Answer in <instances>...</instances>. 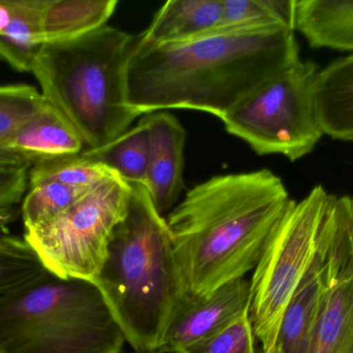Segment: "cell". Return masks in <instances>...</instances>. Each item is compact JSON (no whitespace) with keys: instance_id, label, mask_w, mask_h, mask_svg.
<instances>
[{"instance_id":"6da1fadb","label":"cell","mask_w":353,"mask_h":353,"mask_svg":"<svg viewBox=\"0 0 353 353\" xmlns=\"http://www.w3.org/2000/svg\"><path fill=\"white\" fill-rule=\"evenodd\" d=\"M300 60L294 31L279 25L220 26L163 45L134 37L124 66L125 105L138 116L188 109L221 120L251 91Z\"/></svg>"},{"instance_id":"7a4b0ae2","label":"cell","mask_w":353,"mask_h":353,"mask_svg":"<svg viewBox=\"0 0 353 353\" xmlns=\"http://www.w3.org/2000/svg\"><path fill=\"white\" fill-rule=\"evenodd\" d=\"M292 200L269 169L190 189L165 219L188 294L205 296L253 271Z\"/></svg>"},{"instance_id":"3957f363","label":"cell","mask_w":353,"mask_h":353,"mask_svg":"<svg viewBox=\"0 0 353 353\" xmlns=\"http://www.w3.org/2000/svg\"><path fill=\"white\" fill-rule=\"evenodd\" d=\"M94 284L132 350L159 352L188 292L167 221L144 186H130Z\"/></svg>"},{"instance_id":"277c9868","label":"cell","mask_w":353,"mask_h":353,"mask_svg":"<svg viewBox=\"0 0 353 353\" xmlns=\"http://www.w3.org/2000/svg\"><path fill=\"white\" fill-rule=\"evenodd\" d=\"M132 41V35L105 25L78 39L43 44L33 60L30 72L41 95L72 122L86 149L111 142L138 117L124 97Z\"/></svg>"},{"instance_id":"5b68a950","label":"cell","mask_w":353,"mask_h":353,"mask_svg":"<svg viewBox=\"0 0 353 353\" xmlns=\"http://www.w3.org/2000/svg\"><path fill=\"white\" fill-rule=\"evenodd\" d=\"M125 342L92 282L45 269L0 296V353H122Z\"/></svg>"},{"instance_id":"8992f818","label":"cell","mask_w":353,"mask_h":353,"mask_svg":"<svg viewBox=\"0 0 353 353\" xmlns=\"http://www.w3.org/2000/svg\"><path fill=\"white\" fill-rule=\"evenodd\" d=\"M319 72L312 60H300L272 77L221 118L225 130L257 155L294 162L312 153L325 135L316 104Z\"/></svg>"},{"instance_id":"52a82bcc","label":"cell","mask_w":353,"mask_h":353,"mask_svg":"<svg viewBox=\"0 0 353 353\" xmlns=\"http://www.w3.org/2000/svg\"><path fill=\"white\" fill-rule=\"evenodd\" d=\"M334 198L319 184L302 200H292L253 269L249 317L263 352L277 343L284 313L312 261Z\"/></svg>"},{"instance_id":"ba28073f","label":"cell","mask_w":353,"mask_h":353,"mask_svg":"<svg viewBox=\"0 0 353 353\" xmlns=\"http://www.w3.org/2000/svg\"><path fill=\"white\" fill-rule=\"evenodd\" d=\"M130 195V184L113 176L57 217L25 230L24 240L54 275L94 283Z\"/></svg>"},{"instance_id":"9c48e42d","label":"cell","mask_w":353,"mask_h":353,"mask_svg":"<svg viewBox=\"0 0 353 353\" xmlns=\"http://www.w3.org/2000/svg\"><path fill=\"white\" fill-rule=\"evenodd\" d=\"M250 281L234 280L205 296L188 294L170 325L159 353H178L249 314Z\"/></svg>"},{"instance_id":"30bf717a","label":"cell","mask_w":353,"mask_h":353,"mask_svg":"<svg viewBox=\"0 0 353 353\" xmlns=\"http://www.w3.org/2000/svg\"><path fill=\"white\" fill-rule=\"evenodd\" d=\"M150 132L148 173L145 188L157 211L171 209L182 192L186 133L175 116L157 112L144 116Z\"/></svg>"},{"instance_id":"8fae6325","label":"cell","mask_w":353,"mask_h":353,"mask_svg":"<svg viewBox=\"0 0 353 353\" xmlns=\"http://www.w3.org/2000/svg\"><path fill=\"white\" fill-rule=\"evenodd\" d=\"M310 353H353V242L323 296Z\"/></svg>"},{"instance_id":"7c38bea8","label":"cell","mask_w":353,"mask_h":353,"mask_svg":"<svg viewBox=\"0 0 353 353\" xmlns=\"http://www.w3.org/2000/svg\"><path fill=\"white\" fill-rule=\"evenodd\" d=\"M6 149L28 155L37 163L80 155L86 144L72 122L45 99L39 112L14 133Z\"/></svg>"},{"instance_id":"4fadbf2b","label":"cell","mask_w":353,"mask_h":353,"mask_svg":"<svg viewBox=\"0 0 353 353\" xmlns=\"http://www.w3.org/2000/svg\"><path fill=\"white\" fill-rule=\"evenodd\" d=\"M221 21L222 0H170L139 37L154 45L179 43L218 28Z\"/></svg>"},{"instance_id":"5bb4252c","label":"cell","mask_w":353,"mask_h":353,"mask_svg":"<svg viewBox=\"0 0 353 353\" xmlns=\"http://www.w3.org/2000/svg\"><path fill=\"white\" fill-rule=\"evenodd\" d=\"M294 31L314 49L353 51V0H296Z\"/></svg>"},{"instance_id":"9a60e30c","label":"cell","mask_w":353,"mask_h":353,"mask_svg":"<svg viewBox=\"0 0 353 353\" xmlns=\"http://www.w3.org/2000/svg\"><path fill=\"white\" fill-rule=\"evenodd\" d=\"M316 104L325 135L353 142V54L319 70Z\"/></svg>"},{"instance_id":"2e32d148","label":"cell","mask_w":353,"mask_h":353,"mask_svg":"<svg viewBox=\"0 0 353 353\" xmlns=\"http://www.w3.org/2000/svg\"><path fill=\"white\" fill-rule=\"evenodd\" d=\"M117 6V0H45L43 44L78 39L105 26Z\"/></svg>"},{"instance_id":"e0dca14e","label":"cell","mask_w":353,"mask_h":353,"mask_svg":"<svg viewBox=\"0 0 353 353\" xmlns=\"http://www.w3.org/2000/svg\"><path fill=\"white\" fill-rule=\"evenodd\" d=\"M150 132L144 118L103 146L85 149L86 159L105 166L126 184L146 186L148 173Z\"/></svg>"},{"instance_id":"ac0fdd59","label":"cell","mask_w":353,"mask_h":353,"mask_svg":"<svg viewBox=\"0 0 353 353\" xmlns=\"http://www.w3.org/2000/svg\"><path fill=\"white\" fill-rule=\"evenodd\" d=\"M14 14L0 32V60L19 72H30L43 45L41 12L45 0H12Z\"/></svg>"},{"instance_id":"d6986e66","label":"cell","mask_w":353,"mask_h":353,"mask_svg":"<svg viewBox=\"0 0 353 353\" xmlns=\"http://www.w3.org/2000/svg\"><path fill=\"white\" fill-rule=\"evenodd\" d=\"M117 176L101 164L86 159L82 153L70 157L41 160L30 167L28 188L43 182H58L78 188L92 189Z\"/></svg>"},{"instance_id":"ffe728a7","label":"cell","mask_w":353,"mask_h":353,"mask_svg":"<svg viewBox=\"0 0 353 353\" xmlns=\"http://www.w3.org/2000/svg\"><path fill=\"white\" fill-rule=\"evenodd\" d=\"M92 189L78 188L58 182H43L29 188L20 209L25 230L57 217Z\"/></svg>"},{"instance_id":"44dd1931","label":"cell","mask_w":353,"mask_h":353,"mask_svg":"<svg viewBox=\"0 0 353 353\" xmlns=\"http://www.w3.org/2000/svg\"><path fill=\"white\" fill-rule=\"evenodd\" d=\"M45 269L24 238L0 236V296L34 279Z\"/></svg>"},{"instance_id":"7402d4cb","label":"cell","mask_w":353,"mask_h":353,"mask_svg":"<svg viewBox=\"0 0 353 353\" xmlns=\"http://www.w3.org/2000/svg\"><path fill=\"white\" fill-rule=\"evenodd\" d=\"M45 104L41 93L26 84L0 85V149Z\"/></svg>"},{"instance_id":"603a6c76","label":"cell","mask_w":353,"mask_h":353,"mask_svg":"<svg viewBox=\"0 0 353 353\" xmlns=\"http://www.w3.org/2000/svg\"><path fill=\"white\" fill-rule=\"evenodd\" d=\"M255 339L250 317L246 314L178 353H255Z\"/></svg>"},{"instance_id":"cb8c5ba5","label":"cell","mask_w":353,"mask_h":353,"mask_svg":"<svg viewBox=\"0 0 353 353\" xmlns=\"http://www.w3.org/2000/svg\"><path fill=\"white\" fill-rule=\"evenodd\" d=\"M243 24L282 26L270 10L267 0H222V21L220 26H238Z\"/></svg>"},{"instance_id":"d4e9b609","label":"cell","mask_w":353,"mask_h":353,"mask_svg":"<svg viewBox=\"0 0 353 353\" xmlns=\"http://www.w3.org/2000/svg\"><path fill=\"white\" fill-rule=\"evenodd\" d=\"M29 168H0V209L20 202L28 187Z\"/></svg>"},{"instance_id":"484cf974","label":"cell","mask_w":353,"mask_h":353,"mask_svg":"<svg viewBox=\"0 0 353 353\" xmlns=\"http://www.w3.org/2000/svg\"><path fill=\"white\" fill-rule=\"evenodd\" d=\"M32 158L8 149H0V168L31 167Z\"/></svg>"},{"instance_id":"4316f807","label":"cell","mask_w":353,"mask_h":353,"mask_svg":"<svg viewBox=\"0 0 353 353\" xmlns=\"http://www.w3.org/2000/svg\"><path fill=\"white\" fill-rule=\"evenodd\" d=\"M14 14L12 0H0V32L10 24Z\"/></svg>"},{"instance_id":"83f0119b","label":"cell","mask_w":353,"mask_h":353,"mask_svg":"<svg viewBox=\"0 0 353 353\" xmlns=\"http://www.w3.org/2000/svg\"><path fill=\"white\" fill-rule=\"evenodd\" d=\"M21 211L12 207L10 209H0V236L6 231V227L14 221L20 215Z\"/></svg>"},{"instance_id":"f1b7e54d","label":"cell","mask_w":353,"mask_h":353,"mask_svg":"<svg viewBox=\"0 0 353 353\" xmlns=\"http://www.w3.org/2000/svg\"><path fill=\"white\" fill-rule=\"evenodd\" d=\"M263 353H279V350H278L277 346H275V347H274L273 350H270V352Z\"/></svg>"},{"instance_id":"f546056e","label":"cell","mask_w":353,"mask_h":353,"mask_svg":"<svg viewBox=\"0 0 353 353\" xmlns=\"http://www.w3.org/2000/svg\"><path fill=\"white\" fill-rule=\"evenodd\" d=\"M130 353H159V352H130Z\"/></svg>"}]
</instances>
